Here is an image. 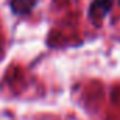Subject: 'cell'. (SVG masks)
Listing matches in <instances>:
<instances>
[{"label": "cell", "instance_id": "1", "mask_svg": "<svg viewBox=\"0 0 120 120\" xmlns=\"http://www.w3.org/2000/svg\"><path fill=\"white\" fill-rule=\"evenodd\" d=\"M114 0H95L89 9V16L93 20L103 19L113 7Z\"/></svg>", "mask_w": 120, "mask_h": 120}, {"label": "cell", "instance_id": "2", "mask_svg": "<svg viewBox=\"0 0 120 120\" xmlns=\"http://www.w3.org/2000/svg\"><path fill=\"white\" fill-rule=\"evenodd\" d=\"M37 0H11L10 7L16 14H27L33 10Z\"/></svg>", "mask_w": 120, "mask_h": 120}, {"label": "cell", "instance_id": "3", "mask_svg": "<svg viewBox=\"0 0 120 120\" xmlns=\"http://www.w3.org/2000/svg\"><path fill=\"white\" fill-rule=\"evenodd\" d=\"M119 2H120V0H119Z\"/></svg>", "mask_w": 120, "mask_h": 120}]
</instances>
